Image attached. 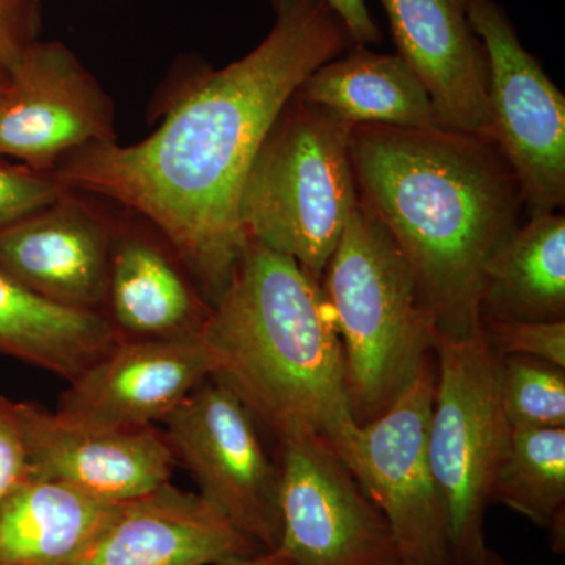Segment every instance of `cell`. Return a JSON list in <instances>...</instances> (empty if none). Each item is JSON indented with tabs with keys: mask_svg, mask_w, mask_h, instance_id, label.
Returning a JSON list of instances; mask_svg holds the SVG:
<instances>
[{
	"mask_svg": "<svg viewBox=\"0 0 565 565\" xmlns=\"http://www.w3.org/2000/svg\"><path fill=\"white\" fill-rule=\"evenodd\" d=\"M266 39L204 71L139 143L88 145L54 170L68 191L115 200L161 234L214 305L243 255L239 200L264 139L315 70L353 46L326 0H270Z\"/></svg>",
	"mask_w": 565,
	"mask_h": 565,
	"instance_id": "1",
	"label": "cell"
},
{
	"mask_svg": "<svg viewBox=\"0 0 565 565\" xmlns=\"http://www.w3.org/2000/svg\"><path fill=\"white\" fill-rule=\"evenodd\" d=\"M351 162L359 200L411 264L438 338L470 337L486 264L523 207L504 156L470 134L362 125Z\"/></svg>",
	"mask_w": 565,
	"mask_h": 565,
	"instance_id": "2",
	"label": "cell"
},
{
	"mask_svg": "<svg viewBox=\"0 0 565 565\" xmlns=\"http://www.w3.org/2000/svg\"><path fill=\"white\" fill-rule=\"evenodd\" d=\"M221 379L280 440L310 435L344 459L359 424L321 281L247 239L202 332Z\"/></svg>",
	"mask_w": 565,
	"mask_h": 565,
	"instance_id": "3",
	"label": "cell"
},
{
	"mask_svg": "<svg viewBox=\"0 0 565 565\" xmlns=\"http://www.w3.org/2000/svg\"><path fill=\"white\" fill-rule=\"evenodd\" d=\"M321 288L343 348L353 419L362 426L384 414L434 355L437 326L399 245L360 200Z\"/></svg>",
	"mask_w": 565,
	"mask_h": 565,
	"instance_id": "4",
	"label": "cell"
},
{
	"mask_svg": "<svg viewBox=\"0 0 565 565\" xmlns=\"http://www.w3.org/2000/svg\"><path fill=\"white\" fill-rule=\"evenodd\" d=\"M351 122L294 95L253 161L239 200L245 239L294 259L321 281L359 202Z\"/></svg>",
	"mask_w": 565,
	"mask_h": 565,
	"instance_id": "5",
	"label": "cell"
},
{
	"mask_svg": "<svg viewBox=\"0 0 565 565\" xmlns=\"http://www.w3.org/2000/svg\"><path fill=\"white\" fill-rule=\"evenodd\" d=\"M437 390L429 423V457L448 516L455 565H479L489 555L486 512L511 426L501 405V356L481 327L470 337L438 338Z\"/></svg>",
	"mask_w": 565,
	"mask_h": 565,
	"instance_id": "6",
	"label": "cell"
},
{
	"mask_svg": "<svg viewBox=\"0 0 565 565\" xmlns=\"http://www.w3.org/2000/svg\"><path fill=\"white\" fill-rule=\"evenodd\" d=\"M435 390L434 353L384 414L356 427L343 460L385 515L401 561L455 565L429 457Z\"/></svg>",
	"mask_w": 565,
	"mask_h": 565,
	"instance_id": "7",
	"label": "cell"
},
{
	"mask_svg": "<svg viewBox=\"0 0 565 565\" xmlns=\"http://www.w3.org/2000/svg\"><path fill=\"white\" fill-rule=\"evenodd\" d=\"M162 423L199 494L241 533L275 552L281 541L280 468L241 397L211 375Z\"/></svg>",
	"mask_w": 565,
	"mask_h": 565,
	"instance_id": "8",
	"label": "cell"
},
{
	"mask_svg": "<svg viewBox=\"0 0 565 565\" xmlns=\"http://www.w3.org/2000/svg\"><path fill=\"white\" fill-rule=\"evenodd\" d=\"M468 22L484 46L493 143L511 167L527 215L565 202V98L526 51L503 7L468 0Z\"/></svg>",
	"mask_w": 565,
	"mask_h": 565,
	"instance_id": "9",
	"label": "cell"
},
{
	"mask_svg": "<svg viewBox=\"0 0 565 565\" xmlns=\"http://www.w3.org/2000/svg\"><path fill=\"white\" fill-rule=\"evenodd\" d=\"M282 555L294 565H392L396 542L381 509L330 446L278 440Z\"/></svg>",
	"mask_w": 565,
	"mask_h": 565,
	"instance_id": "10",
	"label": "cell"
},
{
	"mask_svg": "<svg viewBox=\"0 0 565 565\" xmlns=\"http://www.w3.org/2000/svg\"><path fill=\"white\" fill-rule=\"evenodd\" d=\"M107 141H117L114 107L95 77L57 41L29 44L0 90V158L52 172Z\"/></svg>",
	"mask_w": 565,
	"mask_h": 565,
	"instance_id": "11",
	"label": "cell"
},
{
	"mask_svg": "<svg viewBox=\"0 0 565 565\" xmlns=\"http://www.w3.org/2000/svg\"><path fill=\"white\" fill-rule=\"evenodd\" d=\"M211 375L202 334L125 338L68 382L55 414L90 427L154 426Z\"/></svg>",
	"mask_w": 565,
	"mask_h": 565,
	"instance_id": "12",
	"label": "cell"
},
{
	"mask_svg": "<svg viewBox=\"0 0 565 565\" xmlns=\"http://www.w3.org/2000/svg\"><path fill=\"white\" fill-rule=\"evenodd\" d=\"M21 408L32 479L62 482L104 503H121L172 478L177 457L166 433L154 426H82L39 404L21 403Z\"/></svg>",
	"mask_w": 565,
	"mask_h": 565,
	"instance_id": "13",
	"label": "cell"
},
{
	"mask_svg": "<svg viewBox=\"0 0 565 565\" xmlns=\"http://www.w3.org/2000/svg\"><path fill=\"white\" fill-rule=\"evenodd\" d=\"M264 552L202 494L167 482L115 503L90 541L63 565H211Z\"/></svg>",
	"mask_w": 565,
	"mask_h": 565,
	"instance_id": "14",
	"label": "cell"
},
{
	"mask_svg": "<svg viewBox=\"0 0 565 565\" xmlns=\"http://www.w3.org/2000/svg\"><path fill=\"white\" fill-rule=\"evenodd\" d=\"M115 230L70 191L0 230V269L51 302L104 313Z\"/></svg>",
	"mask_w": 565,
	"mask_h": 565,
	"instance_id": "15",
	"label": "cell"
},
{
	"mask_svg": "<svg viewBox=\"0 0 565 565\" xmlns=\"http://www.w3.org/2000/svg\"><path fill=\"white\" fill-rule=\"evenodd\" d=\"M397 55L429 93L441 126L492 141L484 46L460 0H379Z\"/></svg>",
	"mask_w": 565,
	"mask_h": 565,
	"instance_id": "16",
	"label": "cell"
},
{
	"mask_svg": "<svg viewBox=\"0 0 565 565\" xmlns=\"http://www.w3.org/2000/svg\"><path fill=\"white\" fill-rule=\"evenodd\" d=\"M104 310L122 338H174L202 334L211 305L169 244L122 226L115 230Z\"/></svg>",
	"mask_w": 565,
	"mask_h": 565,
	"instance_id": "17",
	"label": "cell"
},
{
	"mask_svg": "<svg viewBox=\"0 0 565 565\" xmlns=\"http://www.w3.org/2000/svg\"><path fill=\"white\" fill-rule=\"evenodd\" d=\"M296 95L352 126L445 129L429 93L399 55L379 54L359 44L315 70Z\"/></svg>",
	"mask_w": 565,
	"mask_h": 565,
	"instance_id": "18",
	"label": "cell"
},
{
	"mask_svg": "<svg viewBox=\"0 0 565 565\" xmlns=\"http://www.w3.org/2000/svg\"><path fill=\"white\" fill-rule=\"evenodd\" d=\"M565 321V217L531 215L498 245L482 277L479 319Z\"/></svg>",
	"mask_w": 565,
	"mask_h": 565,
	"instance_id": "19",
	"label": "cell"
},
{
	"mask_svg": "<svg viewBox=\"0 0 565 565\" xmlns=\"http://www.w3.org/2000/svg\"><path fill=\"white\" fill-rule=\"evenodd\" d=\"M121 340L106 315L51 302L0 269V352L73 382Z\"/></svg>",
	"mask_w": 565,
	"mask_h": 565,
	"instance_id": "20",
	"label": "cell"
},
{
	"mask_svg": "<svg viewBox=\"0 0 565 565\" xmlns=\"http://www.w3.org/2000/svg\"><path fill=\"white\" fill-rule=\"evenodd\" d=\"M114 504L62 482H25L0 501V565L68 563Z\"/></svg>",
	"mask_w": 565,
	"mask_h": 565,
	"instance_id": "21",
	"label": "cell"
},
{
	"mask_svg": "<svg viewBox=\"0 0 565 565\" xmlns=\"http://www.w3.org/2000/svg\"><path fill=\"white\" fill-rule=\"evenodd\" d=\"M490 498L548 530L556 552L563 553L565 427L511 429Z\"/></svg>",
	"mask_w": 565,
	"mask_h": 565,
	"instance_id": "22",
	"label": "cell"
},
{
	"mask_svg": "<svg viewBox=\"0 0 565 565\" xmlns=\"http://www.w3.org/2000/svg\"><path fill=\"white\" fill-rule=\"evenodd\" d=\"M500 393L511 429L565 427V367L531 356H504Z\"/></svg>",
	"mask_w": 565,
	"mask_h": 565,
	"instance_id": "23",
	"label": "cell"
},
{
	"mask_svg": "<svg viewBox=\"0 0 565 565\" xmlns=\"http://www.w3.org/2000/svg\"><path fill=\"white\" fill-rule=\"evenodd\" d=\"M487 344L501 359L522 355L565 367V321H501L481 318Z\"/></svg>",
	"mask_w": 565,
	"mask_h": 565,
	"instance_id": "24",
	"label": "cell"
},
{
	"mask_svg": "<svg viewBox=\"0 0 565 565\" xmlns=\"http://www.w3.org/2000/svg\"><path fill=\"white\" fill-rule=\"evenodd\" d=\"M68 192L54 173L0 158V230L57 202Z\"/></svg>",
	"mask_w": 565,
	"mask_h": 565,
	"instance_id": "25",
	"label": "cell"
},
{
	"mask_svg": "<svg viewBox=\"0 0 565 565\" xmlns=\"http://www.w3.org/2000/svg\"><path fill=\"white\" fill-rule=\"evenodd\" d=\"M33 481L21 403L0 396V501Z\"/></svg>",
	"mask_w": 565,
	"mask_h": 565,
	"instance_id": "26",
	"label": "cell"
},
{
	"mask_svg": "<svg viewBox=\"0 0 565 565\" xmlns=\"http://www.w3.org/2000/svg\"><path fill=\"white\" fill-rule=\"evenodd\" d=\"M39 29L40 0H0V70L13 68Z\"/></svg>",
	"mask_w": 565,
	"mask_h": 565,
	"instance_id": "27",
	"label": "cell"
},
{
	"mask_svg": "<svg viewBox=\"0 0 565 565\" xmlns=\"http://www.w3.org/2000/svg\"><path fill=\"white\" fill-rule=\"evenodd\" d=\"M344 22L353 44L373 46L382 41V33L371 17L364 0H326Z\"/></svg>",
	"mask_w": 565,
	"mask_h": 565,
	"instance_id": "28",
	"label": "cell"
},
{
	"mask_svg": "<svg viewBox=\"0 0 565 565\" xmlns=\"http://www.w3.org/2000/svg\"><path fill=\"white\" fill-rule=\"evenodd\" d=\"M211 565H294L288 556L282 555L280 550L264 552L255 556L230 557Z\"/></svg>",
	"mask_w": 565,
	"mask_h": 565,
	"instance_id": "29",
	"label": "cell"
},
{
	"mask_svg": "<svg viewBox=\"0 0 565 565\" xmlns=\"http://www.w3.org/2000/svg\"><path fill=\"white\" fill-rule=\"evenodd\" d=\"M498 556L494 555V553L489 552V555L486 556V559L482 561L479 565H494L497 563ZM392 565H423V564H414V563H405V561H397V563H394Z\"/></svg>",
	"mask_w": 565,
	"mask_h": 565,
	"instance_id": "30",
	"label": "cell"
},
{
	"mask_svg": "<svg viewBox=\"0 0 565 565\" xmlns=\"http://www.w3.org/2000/svg\"><path fill=\"white\" fill-rule=\"evenodd\" d=\"M7 79H9V73H6V71L0 70V90H2L3 87H6Z\"/></svg>",
	"mask_w": 565,
	"mask_h": 565,
	"instance_id": "31",
	"label": "cell"
},
{
	"mask_svg": "<svg viewBox=\"0 0 565 565\" xmlns=\"http://www.w3.org/2000/svg\"><path fill=\"white\" fill-rule=\"evenodd\" d=\"M494 565H505V564L503 563V561L500 559V557H498L497 563H494Z\"/></svg>",
	"mask_w": 565,
	"mask_h": 565,
	"instance_id": "32",
	"label": "cell"
},
{
	"mask_svg": "<svg viewBox=\"0 0 565 565\" xmlns=\"http://www.w3.org/2000/svg\"><path fill=\"white\" fill-rule=\"evenodd\" d=\"M460 2H462V3H463V6H465V7H467V2H468V0H460Z\"/></svg>",
	"mask_w": 565,
	"mask_h": 565,
	"instance_id": "33",
	"label": "cell"
}]
</instances>
